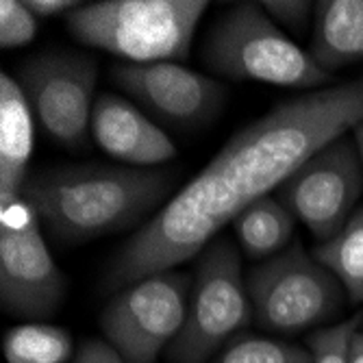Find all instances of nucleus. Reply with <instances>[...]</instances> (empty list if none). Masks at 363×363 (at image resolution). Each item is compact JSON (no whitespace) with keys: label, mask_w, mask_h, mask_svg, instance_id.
Returning a JSON list of instances; mask_svg holds the SVG:
<instances>
[{"label":"nucleus","mask_w":363,"mask_h":363,"mask_svg":"<svg viewBox=\"0 0 363 363\" xmlns=\"http://www.w3.org/2000/svg\"><path fill=\"white\" fill-rule=\"evenodd\" d=\"M363 124V79L291 98L240 128L211 159L242 211Z\"/></svg>","instance_id":"nucleus-1"},{"label":"nucleus","mask_w":363,"mask_h":363,"mask_svg":"<svg viewBox=\"0 0 363 363\" xmlns=\"http://www.w3.org/2000/svg\"><path fill=\"white\" fill-rule=\"evenodd\" d=\"M246 287L257 322L285 335L333 318L346 291L337 277L298 244L257 266Z\"/></svg>","instance_id":"nucleus-7"},{"label":"nucleus","mask_w":363,"mask_h":363,"mask_svg":"<svg viewBox=\"0 0 363 363\" xmlns=\"http://www.w3.org/2000/svg\"><path fill=\"white\" fill-rule=\"evenodd\" d=\"M24 5L40 20V18H52L59 13H70L81 3H70V0H26Z\"/></svg>","instance_id":"nucleus-24"},{"label":"nucleus","mask_w":363,"mask_h":363,"mask_svg":"<svg viewBox=\"0 0 363 363\" xmlns=\"http://www.w3.org/2000/svg\"><path fill=\"white\" fill-rule=\"evenodd\" d=\"M213 363H313L309 350L281 340L242 335L228 342Z\"/></svg>","instance_id":"nucleus-19"},{"label":"nucleus","mask_w":363,"mask_h":363,"mask_svg":"<svg viewBox=\"0 0 363 363\" xmlns=\"http://www.w3.org/2000/svg\"><path fill=\"white\" fill-rule=\"evenodd\" d=\"M72 363H126V361L109 342L87 340L81 344Z\"/></svg>","instance_id":"nucleus-23"},{"label":"nucleus","mask_w":363,"mask_h":363,"mask_svg":"<svg viewBox=\"0 0 363 363\" xmlns=\"http://www.w3.org/2000/svg\"><path fill=\"white\" fill-rule=\"evenodd\" d=\"M294 224L296 218L272 196H263L250 203L233 220L235 235L246 255L252 259L279 255L294 235Z\"/></svg>","instance_id":"nucleus-16"},{"label":"nucleus","mask_w":363,"mask_h":363,"mask_svg":"<svg viewBox=\"0 0 363 363\" xmlns=\"http://www.w3.org/2000/svg\"><path fill=\"white\" fill-rule=\"evenodd\" d=\"M363 322L361 315H354L335 326L322 328L307 337V348L313 357V363H350V342Z\"/></svg>","instance_id":"nucleus-20"},{"label":"nucleus","mask_w":363,"mask_h":363,"mask_svg":"<svg viewBox=\"0 0 363 363\" xmlns=\"http://www.w3.org/2000/svg\"><path fill=\"white\" fill-rule=\"evenodd\" d=\"M309 55L328 74L363 61V0L315 3Z\"/></svg>","instance_id":"nucleus-15"},{"label":"nucleus","mask_w":363,"mask_h":363,"mask_svg":"<svg viewBox=\"0 0 363 363\" xmlns=\"http://www.w3.org/2000/svg\"><path fill=\"white\" fill-rule=\"evenodd\" d=\"M196 268L185 324L166 350L170 363H207L250 322L252 303L233 244L226 240L211 244Z\"/></svg>","instance_id":"nucleus-6"},{"label":"nucleus","mask_w":363,"mask_h":363,"mask_svg":"<svg viewBox=\"0 0 363 363\" xmlns=\"http://www.w3.org/2000/svg\"><path fill=\"white\" fill-rule=\"evenodd\" d=\"M240 213L235 194L209 161L120 248L107 274V287L124 289L155 274L172 272L205 250L218 230Z\"/></svg>","instance_id":"nucleus-3"},{"label":"nucleus","mask_w":363,"mask_h":363,"mask_svg":"<svg viewBox=\"0 0 363 363\" xmlns=\"http://www.w3.org/2000/svg\"><path fill=\"white\" fill-rule=\"evenodd\" d=\"M7 363H65L72 357V335L52 324H20L7 331Z\"/></svg>","instance_id":"nucleus-18"},{"label":"nucleus","mask_w":363,"mask_h":363,"mask_svg":"<svg viewBox=\"0 0 363 363\" xmlns=\"http://www.w3.org/2000/svg\"><path fill=\"white\" fill-rule=\"evenodd\" d=\"M350 363H363V331H357L350 342Z\"/></svg>","instance_id":"nucleus-25"},{"label":"nucleus","mask_w":363,"mask_h":363,"mask_svg":"<svg viewBox=\"0 0 363 363\" xmlns=\"http://www.w3.org/2000/svg\"><path fill=\"white\" fill-rule=\"evenodd\" d=\"M203 57L213 74L233 81L318 87L331 79L270 20L261 3H240L226 11L211 28Z\"/></svg>","instance_id":"nucleus-5"},{"label":"nucleus","mask_w":363,"mask_h":363,"mask_svg":"<svg viewBox=\"0 0 363 363\" xmlns=\"http://www.w3.org/2000/svg\"><path fill=\"white\" fill-rule=\"evenodd\" d=\"M361 194L363 168L348 138L318 152L279 187V198L289 213L324 242L346 226Z\"/></svg>","instance_id":"nucleus-11"},{"label":"nucleus","mask_w":363,"mask_h":363,"mask_svg":"<svg viewBox=\"0 0 363 363\" xmlns=\"http://www.w3.org/2000/svg\"><path fill=\"white\" fill-rule=\"evenodd\" d=\"M98 68L79 52H42L24 61L18 83L46 133L65 148H81L91 133Z\"/></svg>","instance_id":"nucleus-10"},{"label":"nucleus","mask_w":363,"mask_h":363,"mask_svg":"<svg viewBox=\"0 0 363 363\" xmlns=\"http://www.w3.org/2000/svg\"><path fill=\"white\" fill-rule=\"evenodd\" d=\"M352 142L357 146V152H359V159H361V168H363V124L352 130Z\"/></svg>","instance_id":"nucleus-26"},{"label":"nucleus","mask_w":363,"mask_h":363,"mask_svg":"<svg viewBox=\"0 0 363 363\" xmlns=\"http://www.w3.org/2000/svg\"><path fill=\"white\" fill-rule=\"evenodd\" d=\"M38 18L20 0L0 3V46L5 50L20 48L38 35Z\"/></svg>","instance_id":"nucleus-21"},{"label":"nucleus","mask_w":363,"mask_h":363,"mask_svg":"<svg viewBox=\"0 0 363 363\" xmlns=\"http://www.w3.org/2000/svg\"><path fill=\"white\" fill-rule=\"evenodd\" d=\"M205 0H101L68 13L72 35L128 63H179L189 57Z\"/></svg>","instance_id":"nucleus-4"},{"label":"nucleus","mask_w":363,"mask_h":363,"mask_svg":"<svg viewBox=\"0 0 363 363\" xmlns=\"http://www.w3.org/2000/svg\"><path fill=\"white\" fill-rule=\"evenodd\" d=\"M91 138L107 155L133 168L159 166L177 157L172 140L135 105L111 91L96 96Z\"/></svg>","instance_id":"nucleus-13"},{"label":"nucleus","mask_w":363,"mask_h":363,"mask_svg":"<svg viewBox=\"0 0 363 363\" xmlns=\"http://www.w3.org/2000/svg\"><path fill=\"white\" fill-rule=\"evenodd\" d=\"M172 187V174L118 166H59L33 172L22 198L57 242L85 244L135 226Z\"/></svg>","instance_id":"nucleus-2"},{"label":"nucleus","mask_w":363,"mask_h":363,"mask_svg":"<svg viewBox=\"0 0 363 363\" xmlns=\"http://www.w3.org/2000/svg\"><path fill=\"white\" fill-rule=\"evenodd\" d=\"M313 257L337 277L352 303H363V207L333 240L322 242Z\"/></svg>","instance_id":"nucleus-17"},{"label":"nucleus","mask_w":363,"mask_h":363,"mask_svg":"<svg viewBox=\"0 0 363 363\" xmlns=\"http://www.w3.org/2000/svg\"><path fill=\"white\" fill-rule=\"evenodd\" d=\"M111 79L148 113L177 128L209 124L226 96L222 83L181 63H120L111 68Z\"/></svg>","instance_id":"nucleus-12"},{"label":"nucleus","mask_w":363,"mask_h":363,"mask_svg":"<svg viewBox=\"0 0 363 363\" xmlns=\"http://www.w3.org/2000/svg\"><path fill=\"white\" fill-rule=\"evenodd\" d=\"M33 109L20 83L3 74L0 79V209L22 201L28 179L26 168L33 155Z\"/></svg>","instance_id":"nucleus-14"},{"label":"nucleus","mask_w":363,"mask_h":363,"mask_svg":"<svg viewBox=\"0 0 363 363\" xmlns=\"http://www.w3.org/2000/svg\"><path fill=\"white\" fill-rule=\"evenodd\" d=\"M0 301L20 318H48L65 296V279L40 233V216L24 198L0 209Z\"/></svg>","instance_id":"nucleus-9"},{"label":"nucleus","mask_w":363,"mask_h":363,"mask_svg":"<svg viewBox=\"0 0 363 363\" xmlns=\"http://www.w3.org/2000/svg\"><path fill=\"white\" fill-rule=\"evenodd\" d=\"M191 281L183 272H163L120 289L101 313L107 342L126 363H155L187 318Z\"/></svg>","instance_id":"nucleus-8"},{"label":"nucleus","mask_w":363,"mask_h":363,"mask_svg":"<svg viewBox=\"0 0 363 363\" xmlns=\"http://www.w3.org/2000/svg\"><path fill=\"white\" fill-rule=\"evenodd\" d=\"M261 7L279 28L283 26L291 33H303L315 11V5L307 0H263Z\"/></svg>","instance_id":"nucleus-22"}]
</instances>
